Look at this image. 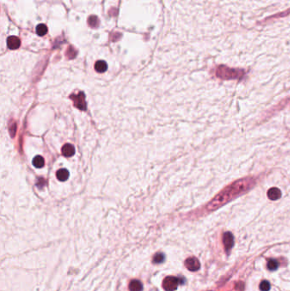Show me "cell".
<instances>
[{
    "mask_svg": "<svg viewBox=\"0 0 290 291\" xmlns=\"http://www.w3.org/2000/svg\"><path fill=\"white\" fill-rule=\"evenodd\" d=\"M254 184H255L254 179L250 178V177L237 180L232 184H231L230 185L226 186L223 191H221L208 204L207 209L209 211L215 210L237 197L240 196L241 194H243L244 192L248 191L249 189L253 187Z\"/></svg>",
    "mask_w": 290,
    "mask_h": 291,
    "instance_id": "obj_1",
    "label": "cell"
},
{
    "mask_svg": "<svg viewBox=\"0 0 290 291\" xmlns=\"http://www.w3.org/2000/svg\"><path fill=\"white\" fill-rule=\"evenodd\" d=\"M215 74L221 79H241L245 75V71L243 69L231 68L221 65L217 67Z\"/></svg>",
    "mask_w": 290,
    "mask_h": 291,
    "instance_id": "obj_2",
    "label": "cell"
},
{
    "mask_svg": "<svg viewBox=\"0 0 290 291\" xmlns=\"http://www.w3.org/2000/svg\"><path fill=\"white\" fill-rule=\"evenodd\" d=\"M181 282L182 281L178 277L173 276L167 277L163 281V288L166 291H175L178 287L179 283Z\"/></svg>",
    "mask_w": 290,
    "mask_h": 291,
    "instance_id": "obj_3",
    "label": "cell"
},
{
    "mask_svg": "<svg viewBox=\"0 0 290 291\" xmlns=\"http://www.w3.org/2000/svg\"><path fill=\"white\" fill-rule=\"evenodd\" d=\"M185 265L189 271H195L200 268V262L195 257H190L185 261Z\"/></svg>",
    "mask_w": 290,
    "mask_h": 291,
    "instance_id": "obj_4",
    "label": "cell"
},
{
    "mask_svg": "<svg viewBox=\"0 0 290 291\" xmlns=\"http://www.w3.org/2000/svg\"><path fill=\"white\" fill-rule=\"evenodd\" d=\"M223 243L226 252L230 250L234 245V237L231 232H226L223 236Z\"/></svg>",
    "mask_w": 290,
    "mask_h": 291,
    "instance_id": "obj_5",
    "label": "cell"
},
{
    "mask_svg": "<svg viewBox=\"0 0 290 291\" xmlns=\"http://www.w3.org/2000/svg\"><path fill=\"white\" fill-rule=\"evenodd\" d=\"M282 196V192L281 191L279 190L278 188H276V187H272V188H270L268 192H267V197H269L270 200H272V201H275V200L279 199Z\"/></svg>",
    "mask_w": 290,
    "mask_h": 291,
    "instance_id": "obj_6",
    "label": "cell"
},
{
    "mask_svg": "<svg viewBox=\"0 0 290 291\" xmlns=\"http://www.w3.org/2000/svg\"><path fill=\"white\" fill-rule=\"evenodd\" d=\"M7 44H8V47L10 49H15V48H18L20 47V41L17 37L11 36L7 40Z\"/></svg>",
    "mask_w": 290,
    "mask_h": 291,
    "instance_id": "obj_7",
    "label": "cell"
},
{
    "mask_svg": "<svg viewBox=\"0 0 290 291\" xmlns=\"http://www.w3.org/2000/svg\"><path fill=\"white\" fill-rule=\"evenodd\" d=\"M75 153L74 146L71 144H66L62 147V154L66 157H72Z\"/></svg>",
    "mask_w": 290,
    "mask_h": 291,
    "instance_id": "obj_8",
    "label": "cell"
},
{
    "mask_svg": "<svg viewBox=\"0 0 290 291\" xmlns=\"http://www.w3.org/2000/svg\"><path fill=\"white\" fill-rule=\"evenodd\" d=\"M129 288L130 291H142L143 285L141 281L139 280H132L129 282Z\"/></svg>",
    "mask_w": 290,
    "mask_h": 291,
    "instance_id": "obj_9",
    "label": "cell"
},
{
    "mask_svg": "<svg viewBox=\"0 0 290 291\" xmlns=\"http://www.w3.org/2000/svg\"><path fill=\"white\" fill-rule=\"evenodd\" d=\"M56 177L59 180L65 181L69 177V172L67 171V169H66V168H61L60 170H58L57 173H56Z\"/></svg>",
    "mask_w": 290,
    "mask_h": 291,
    "instance_id": "obj_10",
    "label": "cell"
},
{
    "mask_svg": "<svg viewBox=\"0 0 290 291\" xmlns=\"http://www.w3.org/2000/svg\"><path fill=\"white\" fill-rule=\"evenodd\" d=\"M95 70L98 72H105L107 69V64L104 60H98L95 65Z\"/></svg>",
    "mask_w": 290,
    "mask_h": 291,
    "instance_id": "obj_11",
    "label": "cell"
},
{
    "mask_svg": "<svg viewBox=\"0 0 290 291\" xmlns=\"http://www.w3.org/2000/svg\"><path fill=\"white\" fill-rule=\"evenodd\" d=\"M32 164L36 168H42L44 165V159L41 156H36L32 161Z\"/></svg>",
    "mask_w": 290,
    "mask_h": 291,
    "instance_id": "obj_12",
    "label": "cell"
},
{
    "mask_svg": "<svg viewBox=\"0 0 290 291\" xmlns=\"http://www.w3.org/2000/svg\"><path fill=\"white\" fill-rule=\"evenodd\" d=\"M36 31H37V33L38 35H40V36H43V35H45L47 33V31H48V28H47V26L45 25H43V24H40V25H38L37 26V28H36Z\"/></svg>",
    "mask_w": 290,
    "mask_h": 291,
    "instance_id": "obj_13",
    "label": "cell"
},
{
    "mask_svg": "<svg viewBox=\"0 0 290 291\" xmlns=\"http://www.w3.org/2000/svg\"><path fill=\"white\" fill-rule=\"evenodd\" d=\"M267 267L270 269V271H274L278 267V263L276 260H269L268 263H267Z\"/></svg>",
    "mask_w": 290,
    "mask_h": 291,
    "instance_id": "obj_14",
    "label": "cell"
},
{
    "mask_svg": "<svg viewBox=\"0 0 290 291\" xmlns=\"http://www.w3.org/2000/svg\"><path fill=\"white\" fill-rule=\"evenodd\" d=\"M270 288V282L266 281V280H265V281H262L260 282V284H259V289L261 291H269Z\"/></svg>",
    "mask_w": 290,
    "mask_h": 291,
    "instance_id": "obj_15",
    "label": "cell"
},
{
    "mask_svg": "<svg viewBox=\"0 0 290 291\" xmlns=\"http://www.w3.org/2000/svg\"><path fill=\"white\" fill-rule=\"evenodd\" d=\"M164 260V254L163 253H157L153 256V262L154 263H161Z\"/></svg>",
    "mask_w": 290,
    "mask_h": 291,
    "instance_id": "obj_16",
    "label": "cell"
},
{
    "mask_svg": "<svg viewBox=\"0 0 290 291\" xmlns=\"http://www.w3.org/2000/svg\"><path fill=\"white\" fill-rule=\"evenodd\" d=\"M89 25H90L91 26H96L98 25V23H99V20H98L97 17H95V16H91V17L89 18Z\"/></svg>",
    "mask_w": 290,
    "mask_h": 291,
    "instance_id": "obj_17",
    "label": "cell"
}]
</instances>
